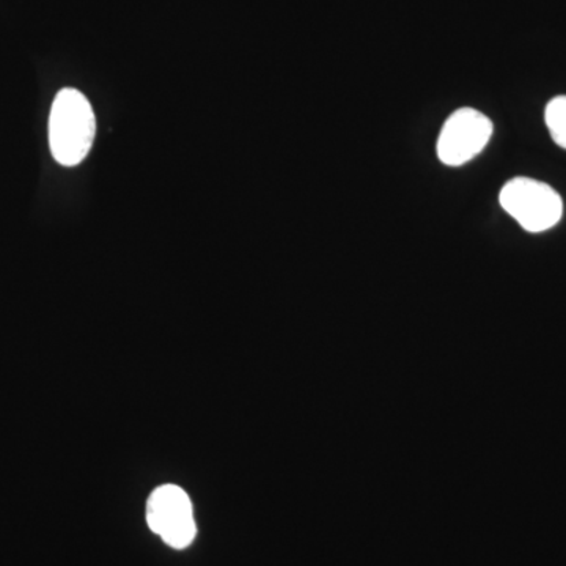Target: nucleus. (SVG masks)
<instances>
[{
  "label": "nucleus",
  "instance_id": "nucleus-4",
  "mask_svg": "<svg viewBox=\"0 0 566 566\" xmlns=\"http://www.w3.org/2000/svg\"><path fill=\"white\" fill-rule=\"evenodd\" d=\"M147 524L166 545L185 549L197 534L191 499L177 485L156 488L148 497Z\"/></svg>",
  "mask_w": 566,
  "mask_h": 566
},
{
  "label": "nucleus",
  "instance_id": "nucleus-3",
  "mask_svg": "<svg viewBox=\"0 0 566 566\" xmlns=\"http://www.w3.org/2000/svg\"><path fill=\"white\" fill-rule=\"evenodd\" d=\"M494 126L490 117L472 107H461L447 118L439 133V161L449 167L464 166L485 150L493 136Z\"/></svg>",
  "mask_w": 566,
  "mask_h": 566
},
{
  "label": "nucleus",
  "instance_id": "nucleus-5",
  "mask_svg": "<svg viewBox=\"0 0 566 566\" xmlns=\"http://www.w3.org/2000/svg\"><path fill=\"white\" fill-rule=\"evenodd\" d=\"M545 122L553 140L566 150V96H556L547 103Z\"/></svg>",
  "mask_w": 566,
  "mask_h": 566
},
{
  "label": "nucleus",
  "instance_id": "nucleus-2",
  "mask_svg": "<svg viewBox=\"0 0 566 566\" xmlns=\"http://www.w3.org/2000/svg\"><path fill=\"white\" fill-rule=\"evenodd\" d=\"M499 202L526 232L553 229L564 216V200L556 189L534 178L516 177L502 188Z\"/></svg>",
  "mask_w": 566,
  "mask_h": 566
},
{
  "label": "nucleus",
  "instance_id": "nucleus-1",
  "mask_svg": "<svg viewBox=\"0 0 566 566\" xmlns=\"http://www.w3.org/2000/svg\"><path fill=\"white\" fill-rule=\"evenodd\" d=\"M95 114L80 91L57 93L50 115V145L55 161L74 167L87 158L95 140Z\"/></svg>",
  "mask_w": 566,
  "mask_h": 566
}]
</instances>
